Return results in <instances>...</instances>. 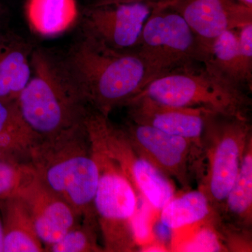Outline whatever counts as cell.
Masks as SVG:
<instances>
[{
    "instance_id": "1",
    "label": "cell",
    "mask_w": 252,
    "mask_h": 252,
    "mask_svg": "<svg viewBox=\"0 0 252 252\" xmlns=\"http://www.w3.org/2000/svg\"><path fill=\"white\" fill-rule=\"evenodd\" d=\"M62 58L88 105L107 117L156 78L135 50L112 49L83 29Z\"/></svg>"
},
{
    "instance_id": "2",
    "label": "cell",
    "mask_w": 252,
    "mask_h": 252,
    "mask_svg": "<svg viewBox=\"0 0 252 252\" xmlns=\"http://www.w3.org/2000/svg\"><path fill=\"white\" fill-rule=\"evenodd\" d=\"M32 74L17 99L23 117L41 138L86 125L90 107L72 80L62 57L41 48L31 56Z\"/></svg>"
},
{
    "instance_id": "3",
    "label": "cell",
    "mask_w": 252,
    "mask_h": 252,
    "mask_svg": "<svg viewBox=\"0 0 252 252\" xmlns=\"http://www.w3.org/2000/svg\"><path fill=\"white\" fill-rule=\"evenodd\" d=\"M36 177L69 205L81 220H97L94 200L99 170L86 125L41 138L32 151Z\"/></svg>"
},
{
    "instance_id": "4",
    "label": "cell",
    "mask_w": 252,
    "mask_h": 252,
    "mask_svg": "<svg viewBox=\"0 0 252 252\" xmlns=\"http://www.w3.org/2000/svg\"><path fill=\"white\" fill-rule=\"evenodd\" d=\"M248 92L220 75L208 63L195 62L155 78L136 96L175 107L248 117L252 105Z\"/></svg>"
},
{
    "instance_id": "5",
    "label": "cell",
    "mask_w": 252,
    "mask_h": 252,
    "mask_svg": "<svg viewBox=\"0 0 252 252\" xmlns=\"http://www.w3.org/2000/svg\"><path fill=\"white\" fill-rule=\"evenodd\" d=\"M252 137V125L246 116L205 114L201 144L206 170L199 189L207 195L215 216L234 184Z\"/></svg>"
},
{
    "instance_id": "6",
    "label": "cell",
    "mask_w": 252,
    "mask_h": 252,
    "mask_svg": "<svg viewBox=\"0 0 252 252\" xmlns=\"http://www.w3.org/2000/svg\"><path fill=\"white\" fill-rule=\"evenodd\" d=\"M86 127L91 146L122 169L139 198L159 212L175 196V187L170 179L135 150L122 127L114 126L109 117L91 108Z\"/></svg>"
},
{
    "instance_id": "7",
    "label": "cell",
    "mask_w": 252,
    "mask_h": 252,
    "mask_svg": "<svg viewBox=\"0 0 252 252\" xmlns=\"http://www.w3.org/2000/svg\"><path fill=\"white\" fill-rule=\"evenodd\" d=\"M91 148L99 170L94 207L104 252L135 251L138 246L132 220L138 207V195L122 169L100 151Z\"/></svg>"
},
{
    "instance_id": "8",
    "label": "cell",
    "mask_w": 252,
    "mask_h": 252,
    "mask_svg": "<svg viewBox=\"0 0 252 252\" xmlns=\"http://www.w3.org/2000/svg\"><path fill=\"white\" fill-rule=\"evenodd\" d=\"M133 50L145 61L156 78L184 64L207 63L210 60L183 17L160 2L154 5Z\"/></svg>"
},
{
    "instance_id": "9",
    "label": "cell",
    "mask_w": 252,
    "mask_h": 252,
    "mask_svg": "<svg viewBox=\"0 0 252 252\" xmlns=\"http://www.w3.org/2000/svg\"><path fill=\"white\" fill-rule=\"evenodd\" d=\"M135 150L168 178L185 189L191 183L193 167L198 163L202 148L191 140L165 133L127 119L123 126Z\"/></svg>"
},
{
    "instance_id": "10",
    "label": "cell",
    "mask_w": 252,
    "mask_h": 252,
    "mask_svg": "<svg viewBox=\"0 0 252 252\" xmlns=\"http://www.w3.org/2000/svg\"><path fill=\"white\" fill-rule=\"evenodd\" d=\"M155 4L90 5L83 11L81 29L112 49L119 51L135 49Z\"/></svg>"
},
{
    "instance_id": "11",
    "label": "cell",
    "mask_w": 252,
    "mask_h": 252,
    "mask_svg": "<svg viewBox=\"0 0 252 252\" xmlns=\"http://www.w3.org/2000/svg\"><path fill=\"white\" fill-rule=\"evenodd\" d=\"M158 2L183 17L210 59L212 44L222 33L252 23V9L236 0H163Z\"/></svg>"
},
{
    "instance_id": "12",
    "label": "cell",
    "mask_w": 252,
    "mask_h": 252,
    "mask_svg": "<svg viewBox=\"0 0 252 252\" xmlns=\"http://www.w3.org/2000/svg\"><path fill=\"white\" fill-rule=\"evenodd\" d=\"M125 107L131 122L184 137L202 148L205 116L209 112L162 104L146 96H136Z\"/></svg>"
},
{
    "instance_id": "13",
    "label": "cell",
    "mask_w": 252,
    "mask_h": 252,
    "mask_svg": "<svg viewBox=\"0 0 252 252\" xmlns=\"http://www.w3.org/2000/svg\"><path fill=\"white\" fill-rule=\"evenodd\" d=\"M19 195L31 213L45 252L81 220L72 207L41 183L36 175Z\"/></svg>"
},
{
    "instance_id": "14",
    "label": "cell",
    "mask_w": 252,
    "mask_h": 252,
    "mask_svg": "<svg viewBox=\"0 0 252 252\" xmlns=\"http://www.w3.org/2000/svg\"><path fill=\"white\" fill-rule=\"evenodd\" d=\"M34 49L7 27L0 30V99L17 101L31 79Z\"/></svg>"
},
{
    "instance_id": "15",
    "label": "cell",
    "mask_w": 252,
    "mask_h": 252,
    "mask_svg": "<svg viewBox=\"0 0 252 252\" xmlns=\"http://www.w3.org/2000/svg\"><path fill=\"white\" fill-rule=\"evenodd\" d=\"M215 220L226 228L252 232V137L245 147L234 184Z\"/></svg>"
},
{
    "instance_id": "16",
    "label": "cell",
    "mask_w": 252,
    "mask_h": 252,
    "mask_svg": "<svg viewBox=\"0 0 252 252\" xmlns=\"http://www.w3.org/2000/svg\"><path fill=\"white\" fill-rule=\"evenodd\" d=\"M40 138L25 120L17 101L0 99V159L31 164L32 151Z\"/></svg>"
},
{
    "instance_id": "17",
    "label": "cell",
    "mask_w": 252,
    "mask_h": 252,
    "mask_svg": "<svg viewBox=\"0 0 252 252\" xmlns=\"http://www.w3.org/2000/svg\"><path fill=\"white\" fill-rule=\"evenodd\" d=\"M2 222L3 252H45L34 222L20 195L0 200Z\"/></svg>"
},
{
    "instance_id": "18",
    "label": "cell",
    "mask_w": 252,
    "mask_h": 252,
    "mask_svg": "<svg viewBox=\"0 0 252 252\" xmlns=\"http://www.w3.org/2000/svg\"><path fill=\"white\" fill-rule=\"evenodd\" d=\"M26 15L34 32L53 37L70 29L79 11L76 0H28Z\"/></svg>"
},
{
    "instance_id": "19",
    "label": "cell",
    "mask_w": 252,
    "mask_h": 252,
    "mask_svg": "<svg viewBox=\"0 0 252 252\" xmlns=\"http://www.w3.org/2000/svg\"><path fill=\"white\" fill-rule=\"evenodd\" d=\"M159 212L158 220L172 230L210 221L215 215L200 189L173 197Z\"/></svg>"
},
{
    "instance_id": "20",
    "label": "cell",
    "mask_w": 252,
    "mask_h": 252,
    "mask_svg": "<svg viewBox=\"0 0 252 252\" xmlns=\"http://www.w3.org/2000/svg\"><path fill=\"white\" fill-rule=\"evenodd\" d=\"M209 64L220 75L245 90L251 91L243 69L238 44V29L222 33L212 44Z\"/></svg>"
},
{
    "instance_id": "21",
    "label": "cell",
    "mask_w": 252,
    "mask_h": 252,
    "mask_svg": "<svg viewBox=\"0 0 252 252\" xmlns=\"http://www.w3.org/2000/svg\"><path fill=\"white\" fill-rule=\"evenodd\" d=\"M97 220H80L57 243L48 247L50 252H100L97 242Z\"/></svg>"
},
{
    "instance_id": "22",
    "label": "cell",
    "mask_w": 252,
    "mask_h": 252,
    "mask_svg": "<svg viewBox=\"0 0 252 252\" xmlns=\"http://www.w3.org/2000/svg\"><path fill=\"white\" fill-rule=\"evenodd\" d=\"M35 178L31 164L0 159V200L19 195Z\"/></svg>"
},
{
    "instance_id": "23",
    "label": "cell",
    "mask_w": 252,
    "mask_h": 252,
    "mask_svg": "<svg viewBox=\"0 0 252 252\" xmlns=\"http://www.w3.org/2000/svg\"><path fill=\"white\" fill-rule=\"evenodd\" d=\"M177 249L180 252H227L212 220L199 224L193 237Z\"/></svg>"
},
{
    "instance_id": "24",
    "label": "cell",
    "mask_w": 252,
    "mask_h": 252,
    "mask_svg": "<svg viewBox=\"0 0 252 252\" xmlns=\"http://www.w3.org/2000/svg\"><path fill=\"white\" fill-rule=\"evenodd\" d=\"M238 44L244 74L250 85L252 83V23L238 29Z\"/></svg>"
},
{
    "instance_id": "25",
    "label": "cell",
    "mask_w": 252,
    "mask_h": 252,
    "mask_svg": "<svg viewBox=\"0 0 252 252\" xmlns=\"http://www.w3.org/2000/svg\"><path fill=\"white\" fill-rule=\"evenodd\" d=\"M163 0H92L91 6L119 4V3L158 2Z\"/></svg>"
},
{
    "instance_id": "26",
    "label": "cell",
    "mask_w": 252,
    "mask_h": 252,
    "mask_svg": "<svg viewBox=\"0 0 252 252\" xmlns=\"http://www.w3.org/2000/svg\"><path fill=\"white\" fill-rule=\"evenodd\" d=\"M6 11L3 6L0 4V30L3 28H6V24H7V20H6Z\"/></svg>"
},
{
    "instance_id": "27",
    "label": "cell",
    "mask_w": 252,
    "mask_h": 252,
    "mask_svg": "<svg viewBox=\"0 0 252 252\" xmlns=\"http://www.w3.org/2000/svg\"><path fill=\"white\" fill-rule=\"evenodd\" d=\"M0 252H3V229L1 215H0Z\"/></svg>"
},
{
    "instance_id": "28",
    "label": "cell",
    "mask_w": 252,
    "mask_h": 252,
    "mask_svg": "<svg viewBox=\"0 0 252 252\" xmlns=\"http://www.w3.org/2000/svg\"><path fill=\"white\" fill-rule=\"evenodd\" d=\"M236 1H238L240 4L248 6L250 9H252V0H236Z\"/></svg>"
}]
</instances>
